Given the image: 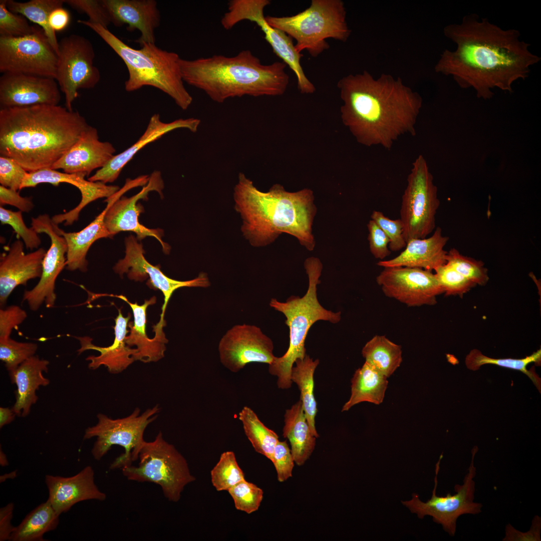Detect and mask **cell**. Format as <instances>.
I'll return each mask as SVG.
<instances>
[{"label":"cell","mask_w":541,"mask_h":541,"mask_svg":"<svg viewBox=\"0 0 541 541\" xmlns=\"http://www.w3.org/2000/svg\"><path fill=\"white\" fill-rule=\"evenodd\" d=\"M443 33L456 48L442 52L435 71L451 76L462 88H473L479 98H492L494 88L511 92L513 84L526 79L541 60L518 31L502 29L475 14L445 26Z\"/></svg>","instance_id":"1"},{"label":"cell","mask_w":541,"mask_h":541,"mask_svg":"<svg viewBox=\"0 0 541 541\" xmlns=\"http://www.w3.org/2000/svg\"><path fill=\"white\" fill-rule=\"evenodd\" d=\"M343 104L342 121L358 143L390 150L402 135L416 134L422 98L400 78L368 71L349 74L338 81Z\"/></svg>","instance_id":"2"},{"label":"cell","mask_w":541,"mask_h":541,"mask_svg":"<svg viewBox=\"0 0 541 541\" xmlns=\"http://www.w3.org/2000/svg\"><path fill=\"white\" fill-rule=\"evenodd\" d=\"M90 125L78 111L60 105L0 109V155L27 172L51 168Z\"/></svg>","instance_id":"3"},{"label":"cell","mask_w":541,"mask_h":541,"mask_svg":"<svg viewBox=\"0 0 541 541\" xmlns=\"http://www.w3.org/2000/svg\"><path fill=\"white\" fill-rule=\"evenodd\" d=\"M233 197L235 208L243 221L242 232L252 245L265 246L286 233L308 250L314 249L312 226L317 209L311 189L289 192L275 184L263 192L240 173Z\"/></svg>","instance_id":"4"},{"label":"cell","mask_w":541,"mask_h":541,"mask_svg":"<svg viewBox=\"0 0 541 541\" xmlns=\"http://www.w3.org/2000/svg\"><path fill=\"white\" fill-rule=\"evenodd\" d=\"M180 66L184 82L218 103L244 96H281L290 81L285 63L263 65L248 50L233 57L214 55L193 60L181 58Z\"/></svg>","instance_id":"5"},{"label":"cell","mask_w":541,"mask_h":541,"mask_svg":"<svg viewBox=\"0 0 541 541\" xmlns=\"http://www.w3.org/2000/svg\"><path fill=\"white\" fill-rule=\"evenodd\" d=\"M77 22L87 26L99 35L121 58L129 76L125 83L128 92L144 86H151L170 96L181 109H188L192 97L184 85L179 55L157 47L155 44L143 43L139 49L126 44L108 29L88 20Z\"/></svg>","instance_id":"6"},{"label":"cell","mask_w":541,"mask_h":541,"mask_svg":"<svg viewBox=\"0 0 541 541\" xmlns=\"http://www.w3.org/2000/svg\"><path fill=\"white\" fill-rule=\"evenodd\" d=\"M309 279V286L302 297L292 296L286 302L272 299L269 306L282 313L286 317L285 324L290 331V344L287 351L280 357H275L268 365V372L278 377L279 388L287 389L292 384L291 371L295 361L303 359L306 355L305 340L312 326L318 321L338 323L341 319V312H333L322 307L317 297V286L321 282L323 265L317 257L311 256L304 262Z\"/></svg>","instance_id":"7"},{"label":"cell","mask_w":541,"mask_h":541,"mask_svg":"<svg viewBox=\"0 0 541 541\" xmlns=\"http://www.w3.org/2000/svg\"><path fill=\"white\" fill-rule=\"evenodd\" d=\"M346 9L341 0H312L310 6L292 16L265 17L271 27L282 31L296 41L301 53L307 50L316 57L330 47L326 39L345 42L351 30L346 21Z\"/></svg>","instance_id":"8"},{"label":"cell","mask_w":541,"mask_h":541,"mask_svg":"<svg viewBox=\"0 0 541 541\" xmlns=\"http://www.w3.org/2000/svg\"><path fill=\"white\" fill-rule=\"evenodd\" d=\"M138 464L123 467L128 480L159 485L164 496L177 502L185 486L196 480L184 456L165 440L160 431L151 442L144 441L138 454Z\"/></svg>","instance_id":"9"},{"label":"cell","mask_w":541,"mask_h":541,"mask_svg":"<svg viewBox=\"0 0 541 541\" xmlns=\"http://www.w3.org/2000/svg\"><path fill=\"white\" fill-rule=\"evenodd\" d=\"M160 409L157 405L140 414V409L136 408L128 416L116 419L98 414L97 423L87 428L84 436L85 439L97 438L91 451L94 458L99 460L112 446L119 445L124 447L125 452L114 460L110 469H121L137 460L145 441V429L157 418Z\"/></svg>","instance_id":"10"},{"label":"cell","mask_w":541,"mask_h":541,"mask_svg":"<svg viewBox=\"0 0 541 541\" xmlns=\"http://www.w3.org/2000/svg\"><path fill=\"white\" fill-rule=\"evenodd\" d=\"M439 205L433 176L425 159L420 155L412 163L402 196L400 218L406 242L426 237L434 231Z\"/></svg>","instance_id":"11"},{"label":"cell","mask_w":541,"mask_h":541,"mask_svg":"<svg viewBox=\"0 0 541 541\" xmlns=\"http://www.w3.org/2000/svg\"><path fill=\"white\" fill-rule=\"evenodd\" d=\"M477 447L472 450L471 460L461 485L456 484V493H448L445 496H439L436 494L438 484L437 476L440 469V462L443 457L441 455L436 464L434 487L431 498L427 502L421 501L416 493L409 501H402L411 512L415 513L420 518L425 515L432 517L433 521L441 524L444 530L451 536H454L456 530V522L462 515L477 514L481 512L482 504L474 502L475 482L474 478L476 474L474 460Z\"/></svg>","instance_id":"12"},{"label":"cell","mask_w":541,"mask_h":541,"mask_svg":"<svg viewBox=\"0 0 541 541\" xmlns=\"http://www.w3.org/2000/svg\"><path fill=\"white\" fill-rule=\"evenodd\" d=\"M58 54L43 30L20 37L0 36V72L56 79Z\"/></svg>","instance_id":"13"},{"label":"cell","mask_w":541,"mask_h":541,"mask_svg":"<svg viewBox=\"0 0 541 541\" xmlns=\"http://www.w3.org/2000/svg\"><path fill=\"white\" fill-rule=\"evenodd\" d=\"M94 58L93 46L83 36L72 34L59 42L56 80L64 94L65 107L70 111L79 96L78 90L93 88L100 81Z\"/></svg>","instance_id":"14"},{"label":"cell","mask_w":541,"mask_h":541,"mask_svg":"<svg viewBox=\"0 0 541 541\" xmlns=\"http://www.w3.org/2000/svg\"><path fill=\"white\" fill-rule=\"evenodd\" d=\"M269 0H234L229 8L228 18L234 25L243 20L254 22L264 35L274 52L295 73L298 88L302 94H313L314 85L306 76L301 65L303 55L295 48L292 38L281 30L269 26L263 14Z\"/></svg>","instance_id":"15"},{"label":"cell","mask_w":541,"mask_h":541,"mask_svg":"<svg viewBox=\"0 0 541 541\" xmlns=\"http://www.w3.org/2000/svg\"><path fill=\"white\" fill-rule=\"evenodd\" d=\"M32 227L38 233H44L50 238L51 245L46 251L42 263V273L38 284L31 290L25 291L23 302L27 303L30 309L37 311L44 303L48 308L55 305L56 281L66 266L67 246L65 238L58 231L47 214L32 218Z\"/></svg>","instance_id":"16"},{"label":"cell","mask_w":541,"mask_h":541,"mask_svg":"<svg viewBox=\"0 0 541 541\" xmlns=\"http://www.w3.org/2000/svg\"><path fill=\"white\" fill-rule=\"evenodd\" d=\"M376 282L386 296L409 307L434 305L444 293L435 274L419 268L384 267Z\"/></svg>","instance_id":"17"},{"label":"cell","mask_w":541,"mask_h":541,"mask_svg":"<svg viewBox=\"0 0 541 541\" xmlns=\"http://www.w3.org/2000/svg\"><path fill=\"white\" fill-rule=\"evenodd\" d=\"M137 237L130 235L125 238V255L113 267L114 272L121 277L127 274L129 279L143 281L149 278L147 285L151 289L159 290L164 295L160 322H165L164 315L170 297L177 289L182 287L206 288L210 283L207 275L201 273L191 280L180 281L169 278L160 270L159 265H152L145 258L143 245Z\"/></svg>","instance_id":"18"},{"label":"cell","mask_w":541,"mask_h":541,"mask_svg":"<svg viewBox=\"0 0 541 541\" xmlns=\"http://www.w3.org/2000/svg\"><path fill=\"white\" fill-rule=\"evenodd\" d=\"M272 340L254 325H237L228 330L218 345L222 365L236 373L250 363L270 364L275 356Z\"/></svg>","instance_id":"19"},{"label":"cell","mask_w":541,"mask_h":541,"mask_svg":"<svg viewBox=\"0 0 541 541\" xmlns=\"http://www.w3.org/2000/svg\"><path fill=\"white\" fill-rule=\"evenodd\" d=\"M163 187L164 183L160 171H154L149 177L146 185L144 186L139 193L131 197L122 196L113 202L104 218L105 224L108 231L113 236L121 231L133 232L136 234L138 240L147 236L153 237L159 241L163 252L169 253L170 247L162 239L163 230L148 228L139 222V216L143 208L142 205L137 204L139 199H147L150 191H156L162 195Z\"/></svg>","instance_id":"20"},{"label":"cell","mask_w":541,"mask_h":541,"mask_svg":"<svg viewBox=\"0 0 541 541\" xmlns=\"http://www.w3.org/2000/svg\"><path fill=\"white\" fill-rule=\"evenodd\" d=\"M83 173H67L51 168L42 169L28 172L22 183L21 189L36 187L41 183H50L58 186L61 183H67L76 187L81 194L79 204L70 211L55 215L52 217L53 222L58 225L63 222L70 225L77 221L81 210L88 204L99 198L110 197L120 188L117 185H107L101 181L93 182L86 180Z\"/></svg>","instance_id":"21"},{"label":"cell","mask_w":541,"mask_h":541,"mask_svg":"<svg viewBox=\"0 0 541 541\" xmlns=\"http://www.w3.org/2000/svg\"><path fill=\"white\" fill-rule=\"evenodd\" d=\"M60 90L53 78L4 73L0 78V107L58 105L61 98Z\"/></svg>","instance_id":"22"},{"label":"cell","mask_w":541,"mask_h":541,"mask_svg":"<svg viewBox=\"0 0 541 541\" xmlns=\"http://www.w3.org/2000/svg\"><path fill=\"white\" fill-rule=\"evenodd\" d=\"M46 253V250L40 247L25 253L23 242L16 240L8 252L1 256L0 305L2 308L16 287L26 285L30 280L41 278Z\"/></svg>","instance_id":"23"},{"label":"cell","mask_w":541,"mask_h":541,"mask_svg":"<svg viewBox=\"0 0 541 541\" xmlns=\"http://www.w3.org/2000/svg\"><path fill=\"white\" fill-rule=\"evenodd\" d=\"M116 149L99 139L96 128L89 126L79 140L52 166L67 173H83L103 167L114 156Z\"/></svg>","instance_id":"24"},{"label":"cell","mask_w":541,"mask_h":541,"mask_svg":"<svg viewBox=\"0 0 541 541\" xmlns=\"http://www.w3.org/2000/svg\"><path fill=\"white\" fill-rule=\"evenodd\" d=\"M200 120L197 118L178 119L169 123L162 122L158 114L153 115L143 135L134 144L114 156L103 167L88 178L91 181L112 183L119 176L124 166L142 148L174 130L185 128L192 132L198 130Z\"/></svg>","instance_id":"25"},{"label":"cell","mask_w":541,"mask_h":541,"mask_svg":"<svg viewBox=\"0 0 541 541\" xmlns=\"http://www.w3.org/2000/svg\"><path fill=\"white\" fill-rule=\"evenodd\" d=\"M111 23L117 27L127 25L130 31L138 30L141 36L136 42L155 44V30L160 25V15L154 0H102Z\"/></svg>","instance_id":"26"},{"label":"cell","mask_w":541,"mask_h":541,"mask_svg":"<svg viewBox=\"0 0 541 541\" xmlns=\"http://www.w3.org/2000/svg\"><path fill=\"white\" fill-rule=\"evenodd\" d=\"M45 482L49 490L48 499L59 515L79 502L90 499L103 501L106 498V494L95 483L94 471L90 466L69 477L46 475Z\"/></svg>","instance_id":"27"},{"label":"cell","mask_w":541,"mask_h":541,"mask_svg":"<svg viewBox=\"0 0 541 541\" xmlns=\"http://www.w3.org/2000/svg\"><path fill=\"white\" fill-rule=\"evenodd\" d=\"M118 313L115 319V338L110 346L103 347L97 346L92 343V339L88 336L76 337L80 344V348L77 351L78 354L89 350H96L100 353L98 356L92 355L86 358V360L89 362L88 367L91 370H96L101 366H104L110 373L118 374L125 370L135 361L134 356L138 351L136 348H132L128 346L125 340L129 332L127 327L131 315L129 313L127 317H124L121 309L118 310Z\"/></svg>","instance_id":"28"},{"label":"cell","mask_w":541,"mask_h":541,"mask_svg":"<svg viewBox=\"0 0 541 541\" xmlns=\"http://www.w3.org/2000/svg\"><path fill=\"white\" fill-rule=\"evenodd\" d=\"M121 299L127 303L132 310L134 321L129 322L128 327L130 329V334L125 338L126 344L130 346H135L138 352L134 356L135 361H140L144 363L157 362L164 356L166 350L165 344L168 340L163 331L165 323H158L154 326L155 336L153 338H149L146 333V311L150 305L156 303V297L153 296L148 300H145L144 304L139 305L130 302L124 296L113 295Z\"/></svg>","instance_id":"29"},{"label":"cell","mask_w":541,"mask_h":541,"mask_svg":"<svg viewBox=\"0 0 541 541\" xmlns=\"http://www.w3.org/2000/svg\"><path fill=\"white\" fill-rule=\"evenodd\" d=\"M448 239L438 227L431 236L409 240L398 255L391 259L380 260L377 264L383 267L406 266L435 270L446 263L447 251L444 247Z\"/></svg>","instance_id":"30"},{"label":"cell","mask_w":541,"mask_h":541,"mask_svg":"<svg viewBox=\"0 0 541 541\" xmlns=\"http://www.w3.org/2000/svg\"><path fill=\"white\" fill-rule=\"evenodd\" d=\"M121 197L115 193L105 201V209L86 227L77 232H66L58 227V231L65 239L67 246L66 268L71 271L79 270L85 273L88 262L86 256L92 244L102 238L113 236L107 230L104 222L105 214L110 204Z\"/></svg>","instance_id":"31"},{"label":"cell","mask_w":541,"mask_h":541,"mask_svg":"<svg viewBox=\"0 0 541 541\" xmlns=\"http://www.w3.org/2000/svg\"><path fill=\"white\" fill-rule=\"evenodd\" d=\"M49 361L33 356L22 363L16 370L9 372L11 382L17 387L16 402L12 409L18 416L26 417L32 406L38 399L36 391L47 386L50 381L43 374L47 372Z\"/></svg>","instance_id":"32"},{"label":"cell","mask_w":541,"mask_h":541,"mask_svg":"<svg viewBox=\"0 0 541 541\" xmlns=\"http://www.w3.org/2000/svg\"><path fill=\"white\" fill-rule=\"evenodd\" d=\"M283 432L290 441L295 462L303 465L313 452L317 438L310 430L301 400L286 411Z\"/></svg>","instance_id":"33"},{"label":"cell","mask_w":541,"mask_h":541,"mask_svg":"<svg viewBox=\"0 0 541 541\" xmlns=\"http://www.w3.org/2000/svg\"><path fill=\"white\" fill-rule=\"evenodd\" d=\"M387 378L365 362L353 375L351 380V394L349 400L344 405L342 411H348L353 406L363 402L376 405L381 403L388 383Z\"/></svg>","instance_id":"34"},{"label":"cell","mask_w":541,"mask_h":541,"mask_svg":"<svg viewBox=\"0 0 541 541\" xmlns=\"http://www.w3.org/2000/svg\"><path fill=\"white\" fill-rule=\"evenodd\" d=\"M295 364L291 371V380L298 386L307 422L312 434L318 438L319 435L315 427L317 407L314 394V375L319 360H313L306 354L304 359H297Z\"/></svg>","instance_id":"35"},{"label":"cell","mask_w":541,"mask_h":541,"mask_svg":"<svg viewBox=\"0 0 541 541\" xmlns=\"http://www.w3.org/2000/svg\"><path fill=\"white\" fill-rule=\"evenodd\" d=\"M59 514L48 499L30 512L12 533L9 540L42 541L44 534L55 529Z\"/></svg>","instance_id":"36"},{"label":"cell","mask_w":541,"mask_h":541,"mask_svg":"<svg viewBox=\"0 0 541 541\" xmlns=\"http://www.w3.org/2000/svg\"><path fill=\"white\" fill-rule=\"evenodd\" d=\"M401 347L384 336L376 335L365 345L362 354L365 362L386 377H390L402 361Z\"/></svg>","instance_id":"37"},{"label":"cell","mask_w":541,"mask_h":541,"mask_svg":"<svg viewBox=\"0 0 541 541\" xmlns=\"http://www.w3.org/2000/svg\"><path fill=\"white\" fill-rule=\"evenodd\" d=\"M64 0H31L19 2L7 0V7L11 12L22 15L30 21L38 25L44 31L50 44L58 54L59 42L56 32L49 25V17L51 12L63 7Z\"/></svg>","instance_id":"38"},{"label":"cell","mask_w":541,"mask_h":541,"mask_svg":"<svg viewBox=\"0 0 541 541\" xmlns=\"http://www.w3.org/2000/svg\"><path fill=\"white\" fill-rule=\"evenodd\" d=\"M245 434L255 451L271 461L279 436L273 430L265 426L256 413L249 407L244 406L238 414Z\"/></svg>","instance_id":"39"},{"label":"cell","mask_w":541,"mask_h":541,"mask_svg":"<svg viewBox=\"0 0 541 541\" xmlns=\"http://www.w3.org/2000/svg\"><path fill=\"white\" fill-rule=\"evenodd\" d=\"M531 363L540 365L541 350H537L531 355L522 359H494L484 355L477 349L472 350L466 356L465 364L467 368L472 371L478 370L485 364H493L512 370H518L527 375L540 392L541 380L533 370H527V366Z\"/></svg>","instance_id":"40"},{"label":"cell","mask_w":541,"mask_h":541,"mask_svg":"<svg viewBox=\"0 0 541 541\" xmlns=\"http://www.w3.org/2000/svg\"><path fill=\"white\" fill-rule=\"evenodd\" d=\"M211 480L217 491H227L245 479L244 474L239 466L233 451L223 452L219 461L210 471Z\"/></svg>","instance_id":"41"},{"label":"cell","mask_w":541,"mask_h":541,"mask_svg":"<svg viewBox=\"0 0 541 541\" xmlns=\"http://www.w3.org/2000/svg\"><path fill=\"white\" fill-rule=\"evenodd\" d=\"M446 259L447 263L476 285L483 286L488 281L487 269L482 261L464 256L455 248L447 252Z\"/></svg>","instance_id":"42"},{"label":"cell","mask_w":541,"mask_h":541,"mask_svg":"<svg viewBox=\"0 0 541 541\" xmlns=\"http://www.w3.org/2000/svg\"><path fill=\"white\" fill-rule=\"evenodd\" d=\"M38 345L31 342H20L11 338L0 340V359L9 372L16 370L22 363L35 355Z\"/></svg>","instance_id":"43"},{"label":"cell","mask_w":541,"mask_h":541,"mask_svg":"<svg viewBox=\"0 0 541 541\" xmlns=\"http://www.w3.org/2000/svg\"><path fill=\"white\" fill-rule=\"evenodd\" d=\"M235 507L250 514L258 510L263 498V490L255 484L244 479L229 489Z\"/></svg>","instance_id":"44"},{"label":"cell","mask_w":541,"mask_h":541,"mask_svg":"<svg viewBox=\"0 0 541 541\" xmlns=\"http://www.w3.org/2000/svg\"><path fill=\"white\" fill-rule=\"evenodd\" d=\"M434 271L446 296L459 295L462 297L476 286L447 262L438 267Z\"/></svg>","instance_id":"45"},{"label":"cell","mask_w":541,"mask_h":541,"mask_svg":"<svg viewBox=\"0 0 541 541\" xmlns=\"http://www.w3.org/2000/svg\"><path fill=\"white\" fill-rule=\"evenodd\" d=\"M6 2L0 1V36L20 37L33 34L37 27L31 26L24 16L9 11Z\"/></svg>","instance_id":"46"},{"label":"cell","mask_w":541,"mask_h":541,"mask_svg":"<svg viewBox=\"0 0 541 541\" xmlns=\"http://www.w3.org/2000/svg\"><path fill=\"white\" fill-rule=\"evenodd\" d=\"M0 221L2 224H8L12 227L17 235L22 239L27 249L38 248L41 243L39 233L32 227L27 226L22 211H14L1 206Z\"/></svg>","instance_id":"47"},{"label":"cell","mask_w":541,"mask_h":541,"mask_svg":"<svg viewBox=\"0 0 541 541\" xmlns=\"http://www.w3.org/2000/svg\"><path fill=\"white\" fill-rule=\"evenodd\" d=\"M371 219L378 224L388 237L390 251H396L405 247L407 242L400 218L391 219L385 216L382 212L374 210L371 215Z\"/></svg>","instance_id":"48"},{"label":"cell","mask_w":541,"mask_h":541,"mask_svg":"<svg viewBox=\"0 0 541 541\" xmlns=\"http://www.w3.org/2000/svg\"><path fill=\"white\" fill-rule=\"evenodd\" d=\"M65 3L78 12L85 13L91 23L107 28L111 23L109 12L102 0H64Z\"/></svg>","instance_id":"49"},{"label":"cell","mask_w":541,"mask_h":541,"mask_svg":"<svg viewBox=\"0 0 541 541\" xmlns=\"http://www.w3.org/2000/svg\"><path fill=\"white\" fill-rule=\"evenodd\" d=\"M27 172L16 160L0 156V183L1 185L16 190H21Z\"/></svg>","instance_id":"50"},{"label":"cell","mask_w":541,"mask_h":541,"mask_svg":"<svg viewBox=\"0 0 541 541\" xmlns=\"http://www.w3.org/2000/svg\"><path fill=\"white\" fill-rule=\"evenodd\" d=\"M272 462L275 466L279 482H284L292 476L295 462L286 441H279L277 443Z\"/></svg>","instance_id":"51"},{"label":"cell","mask_w":541,"mask_h":541,"mask_svg":"<svg viewBox=\"0 0 541 541\" xmlns=\"http://www.w3.org/2000/svg\"><path fill=\"white\" fill-rule=\"evenodd\" d=\"M27 318V312L17 305H11L0 309V340L10 337L13 329Z\"/></svg>","instance_id":"52"},{"label":"cell","mask_w":541,"mask_h":541,"mask_svg":"<svg viewBox=\"0 0 541 541\" xmlns=\"http://www.w3.org/2000/svg\"><path fill=\"white\" fill-rule=\"evenodd\" d=\"M368 240L371 253L377 259L383 260L391 253L389 240L378 224L372 219L368 224Z\"/></svg>","instance_id":"53"},{"label":"cell","mask_w":541,"mask_h":541,"mask_svg":"<svg viewBox=\"0 0 541 541\" xmlns=\"http://www.w3.org/2000/svg\"><path fill=\"white\" fill-rule=\"evenodd\" d=\"M541 517L538 515L534 516L531 520L529 529L522 532L508 523L505 528V536L503 541H540Z\"/></svg>","instance_id":"54"},{"label":"cell","mask_w":541,"mask_h":541,"mask_svg":"<svg viewBox=\"0 0 541 541\" xmlns=\"http://www.w3.org/2000/svg\"><path fill=\"white\" fill-rule=\"evenodd\" d=\"M1 206L8 204L14 206L22 212H29L34 207L31 197L21 196L17 190L0 186Z\"/></svg>","instance_id":"55"},{"label":"cell","mask_w":541,"mask_h":541,"mask_svg":"<svg viewBox=\"0 0 541 541\" xmlns=\"http://www.w3.org/2000/svg\"><path fill=\"white\" fill-rule=\"evenodd\" d=\"M71 17L67 10L60 7L53 10L49 17V23L53 31L64 30L69 25Z\"/></svg>","instance_id":"56"},{"label":"cell","mask_w":541,"mask_h":541,"mask_svg":"<svg viewBox=\"0 0 541 541\" xmlns=\"http://www.w3.org/2000/svg\"><path fill=\"white\" fill-rule=\"evenodd\" d=\"M14 509L13 503H9L7 506L1 508L0 511V540L1 541L9 540L11 535L15 527L11 523Z\"/></svg>","instance_id":"57"},{"label":"cell","mask_w":541,"mask_h":541,"mask_svg":"<svg viewBox=\"0 0 541 541\" xmlns=\"http://www.w3.org/2000/svg\"><path fill=\"white\" fill-rule=\"evenodd\" d=\"M17 415L13 410L9 408L0 407V427L12 422Z\"/></svg>","instance_id":"58"}]
</instances>
